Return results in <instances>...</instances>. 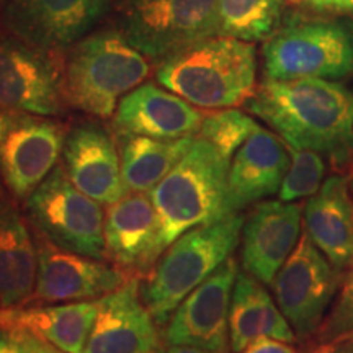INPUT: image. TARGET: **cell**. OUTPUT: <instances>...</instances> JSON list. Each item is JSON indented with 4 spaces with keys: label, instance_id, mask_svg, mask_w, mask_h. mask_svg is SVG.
Masks as SVG:
<instances>
[{
    "label": "cell",
    "instance_id": "4fadbf2b",
    "mask_svg": "<svg viewBox=\"0 0 353 353\" xmlns=\"http://www.w3.org/2000/svg\"><path fill=\"white\" fill-rule=\"evenodd\" d=\"M33 236L38 250L37 286L26 306L94 301L113 293L131 278L117 265L69 252L34 231Z\"/></svg>",
    "mask_w": 353,
    "mask_h": 353
},
{
    "label": "cell",
    "instance_id": "ffe728a7",
    "mask_svg": "<svg viewBox=\"0 0 353 353\" xmlns=\"http://www.w3.org/2000/svg\"><path fill=\"white\" fill-rule=\"evenodd\" d=\"M291 157L288 144L262 126L237 149L228 170V198L234 214L280 192Z\"/></svg>",
    "mask_w": 353,
    "mask_h": 353
},
{
    "label": "cell",
    "instance_id": "9a60e30c",
    "mask_svg": "<svg viewBox=\"0 0 353 353\" xmlns=\"http://www.w3.org/2000/svg\"><path fill=\"white\" fill-rule=\"evenodd\" d=\"M105 259L128 275L144 278L165 252L161 221L149 193L128 192L105 211Z\"/></svg>",
    "mask_w": 353,
    "mask_h": 353
},
{
    "label": "cell",
    "instance_id": "5b68a950",
    "mask_svg": "<svg viewBox=\"0 0 353 353\" xmlns=\"http://www.w3.org/2000/svg\"><path fill=\"white\" fill-rule=\"evenodd\" d=\"M242 226L244 218L231 214L190 229L167 247L141 286V298L159 325H165L179 304L231 257Z\"/></svg>",
    "mask_w": 353,
    "mask_h": 353
},
{
    "label": "cell",
    "instance_id": "ac0fdd59",
    "mask_svg": "<svg viewBox=\"0 0 353 353\" xmlns=\"http://www.w3.org/2000/svg\"><path fill=\"white\" fill-rule=\"evenodd\" d=\"M206 113L174 92L148 82L123 97L114 112V136H148L156 139L193 138Z\"/></svg>",
    "mask_w": 353,
    "mask_h": 353
},
{
    "label": "cell",
    "instance_id": "8992f818",
    "mask_svg": "<svg viewBox=\"0 0 353 353\" xmlns=\"http://www.w3.org/2000/svg\"><path fill=\"white\" fill-rule=\"evenodd\" d=\"M262 56L270 81L343 79L353 74V37L339 21H296L268 38Z\"/></svg>",
    "mask_w": 353,
    "mask_h": 353
},
{
    "label": "cell",
    "instance_id": "8d00e7d4",
    "mask_svg": "<svg viewBox=\"0 0 353 353\" xmlns=\"http://www.w3.org/2000/svg\"><path fill=\"white\" fill-rule=\"evenodd\" d=\"M348 185H350V192H352V196H353V169L350 172V176H348Z\"/></svg>",
    "mask_w": 353,
    "mask_h": 353
},
{
    "label": "cell",
    "instance_id": "d6986e66",
    "mask_svg": "<svg viewBox=\"0 0 353 353\" xmlns=\"http://www.w3.org/2000/svg\"><path fill=\"white\" fill-rule=\"evenodd\" d=\"M61 165L74 187L100 205H112L128 193L120 151L112 134L95 123H82L68 131Z\"/></svg>",
    "mask_w": 353,
    "mask_h": 353
},
{
    "label": "cell",
    "instance_id": "1f68e13d",
    "mask_svg": "<svg viewBox=\"0 0 353 353\" xmlns=\"http://www.w3.org/2000/svg\"><path fill=\"white\" fill-rule=\"evenodd\" d=\"M241 353H298L288 342L276 341V339L262 337L247 345Z\"/></svg>",
    "mask_w": 353,
    "mask_h": 353
},
{
    "label": "cell",
    "instance_id": "4316f807",
    "mask_svg": "<svg viewBox=\"0 0 353 353\" xmlns=\"http://www.w3.org/2000/svg\"><path fill=\"white\" fill-rule=\"evenodd\" d=\"M257 126V123L241 110L223 108L205 114L196 136L213 144L228 161H231Z\"/></svg>",
    "mask_w": 353,
    "mask_h": 353
},
{
    "label": "cell",
    "instance_id": "2e32d148",
    "mask_svg": "<svg viewBox=\"0 0 353 353\" xmlns=\"http://www.w3.org/2000/svg\"><path fill=\"white\" fill-rule=\"evenodd\" d=\"M156 319L141 298L139 278L97 299V317L83 353H161Z\"/></svg>",
    "mask_w": 353,
    "mask_h": 353
},
{
    "label": "cell",
    "instance_id": "f546056e",
    "mask_svg": "<svg viewBox=\"0 0 353 353\" xmlns=\"http://www.w3.org/2000/svg\"><path fill=\"white\" fill-rule=\"evenodd\" d=\"M57 348L21 330H0V353H56Z\"/></svg>",
    "mask_w": 353,
    "mask_h": 353
},
{
    "label": "cell",
    "instance_id": "d6a6232c",
    "mask_svg": "<svg viewBox=\"0 0 353 353\" xmlns=\"http://www.w3.org/2000/svg\"><path fill=\"white\" fill-rule=\"evenodd\" d=\"M312 353H353V334L342 335L327 343H321Z\"/></svg>",
    "mask_w": 353,
    "mask_h": 353
},
{
    "label": "cell",
    "instance_id": "30bf717a",
    "mask_svg": "<svg viewBox=\"0 0 353 353\" xmlns=\"http://www.w3.org/2000/svg\"><path fill=\"white\" fill-rule=\"evenodd\" d=\"M341 272L304 231L272 281L275 301L298 339H307L325 319L341 286Z\"/></svg>",
    "mask_w": 353,
    "mask_h": 353
},
{
    "label": "cell",
    "instance_id": "4dcf8cb0",
    "mask_svg": "<svg viewBox=\"0 0 353 353\" xmlns=\"http://www.w3.org/2000/svg\"><path fill=\"white\" fill-rule=\"evenodd\" d=\"M312 12L332 15H353V0H291Z\"/></svg>",
    "mask_w": 353,
    "mask_h": 353
},
{
    "label": "cell",
    "instance_id": "ab89813d",
    "mask_svg": "<svg viewBox=\"0 0 353 353\" xmlns=\"http://www.w3.org/2000/svg\"><path fill=\"white\" fill-rule=\"evenodd\" d=\"M120 2H121V0H120Z\"/></svg>",
    "mask_w": 353,
    "mask_h": 353
},
{
    "label": "cell",
    "instance_id": "3957f363",
    "mask_svg": "<svg viewBox=\"0 0 353 353\" xmlns=\"http://www.w3.org/2000/svg\"><path fill=\"white\" fill-rule=\"evenodd\" d=\"M151 74V61L120 30L87 34L64 54V95L70 108L108 120L123 97Z\"/></svg>",
    "mask_w": 353,
    "mask_h": 353
},
{
    "label": "cell",
    "instance_id": "6da1fadb",
    "mask_svg": "<svg viewBox=\"0 0 353 353\" xmlns=\"http://www.w3.org/2000/svg\"><path fill=\"white\" fill-rule=\"evenodd\" d=\"M245 107L288 145L316 151L335 164L353 156V94L342 83L265 79Z\"/></svg>",
    "mask_w": 353,
    "mask_h": 353
},
{
    "label": "cell",
    "instance_id": "74e56055",
    "mask_svg": "<svg viewBox=\"0 0 353 353\" xmlns=\"http://www.w3.org/2000/svg\"><path fill=\"white\" fill-rule=\"evenodd\" d=\"M56 353H64V352H61V350H57V352H56Z\"/></svg>",
    "mask_w": 353,
    "mask_h": 353
},
{
    "label": "cell",
    "instance_id": "d4e9b609",
    "mask_svg": "<svg viewBox=\"0 0 353 353\" xmlns=\"http://www.w3.org/2000/svg\"><path fill=\"white\" fill-rule=\"evenodd\" d=\"M193 138L156 139L148 136H131L118 139L121 176L128 192L149 193L156 188L185 156Z\"/></svg>",
    "mask_w": 353,
    "mask_h": 353
},
{
    "label": "cell",
    "instance_id": "f35d334b",
    "mask_svg": "<svg viewBox=\"0 0 353 353\" xmlns=\"http://www.w3.org/2000/svg\"><path fill=\"white\" fill-rule=\"evenodd\" d=\"M348 334H353V330H352V332H348ZM347 335V334H345Z\"/></svg>",
    "mask_w": 353,
    "mask_h": 353
},
{
    "label": "cell",
    "instance_id": "7a4b0ae2",
    "mask_svg": "<svg viewBox=\"0 0 353 353\" xmlns=\"http://www.w3.org/2000/svg\"><path fill=\"white\" fill-rule=\"evenodd\" d=\"M156 64L157 82L198 108H236L257 88V51L242 39H201Z\"/></svg>",
    "mask_w": 353,
    "mask_h": 353
},
{
    "label": "cell",
    "instance_id": "7402d4cb",
    "mask_svg": "<svg viewBox=\"0 0 353 353\" xmlns=\"http://www.w3.org/2000/svg\"><path fill=\"white\" fill-rule=\"evenodd\" d=\"M38 250L19 201L0 193V307L26 306L37 286Z\"/></svg>",
    "mask_w": 353,
    "mask_h": 353
},
{
    "label": "cell",
    "instance_id": "52a82bcc",
    "mask_svg": "<svg viewBox=\"0 0 353 353\" xmlns=\"http://www.w3.org/2000/svg\"><path fill=\"white\" fill-rule=\"evenodd\" d=\"M118 30L149 59L218 37V0H121Z\"/></svg>",
    "mask_w": 353,
    "mask_h": 353
},
{
    "label": "cell",
    "instance_id": "83f0119b",
    "mask_svg": "<svg viewBox=\"0 0 353 353\" xmlns=\"http://www.w3.org/2000/svg\"><path fill=\"white\" fill-rule=\"evenodd\" d=\"M290 167L281 183L278 198L291 203L316 195L324 183L325 162L324 156L309 149H298L288 145Z\"/></svg>",
    "mask_w": 353,
    "mask_h": 353
},
{
    "label": "cell",
    "instance_id": "e0dca14e",
    "mask_svg": "<svg viewBox=\"0 0 353 353\" xmlns=\"http://www.w3.org/2000/svg\"><path fill=\"white\" fill-rule=\"evenodd\" d=\"M303 206L299 203L262 201L242 226V267L263 285H272L301 237Z\"/></svg>",
    "mask_w": 353,
    "mask_h": 353
},
{
    "label": "cell",
    "instance_id": "277c9868",
    "mask_svg": "<svg viewBox=\"0 0 353 353\" xmlns=\"http://www.w3.org/2000/svg\"><path fill=\"white\" fill-rule=\"evenodd\" d=\"M229 164L213 144L195 136L185 156L149 192L161 221L164 249L190 229L234 214L228 198Z\"/></svg>",
    "mask_w": 353,
    "mask_h": 353
},
{
    "label": "cell",
    "instance_id": "603a6c76",
    "mask_svg": "<svg viewBox=\"0 0 353 353\" xmlns=\"http://www.w3.org/2000/svg\"><path fill=\"white\" fill-rule=\"evenodd\" d=\"M97 317V301L0 307V330H21L64 353H83Z\"/></svg>",
    "mask_w": 353,
    "mask_h": 353
},
{
    "label": "cell",
    "instance_id": "5bb4252c",
    "mask_svg": "<svg viewBox=\"0 0 353 353\" xmlns=\"http://www.w3.org/2000/svg\"><path fill=\"white\" fill-rule=\"evenodd\" d=\"M237 275L239 267L231 255L179 304L167 322L164 341L228 353L229 309Z\"/></svg>",
    "mask_w": 353,
    "mask_h": 353
},
{
    "label": "cell",
    "instance_id": "e575fe53",
    "mask_svg": "<svg viewBox=\"0 0 353 353\" xmlns=\"http://www.w3.org/2000/svg\"><path fill=\"white\" fill-rule=\"evenodd\" d=\"M10 113H12V112H7V110L0 108V141H2L3 132H6V130H7L8 120H10ZM2 192H6V187H3L2 175H0V193H2Z\"/></svg>",
    "mask_w": 353,
    "mask_h": 353
},
{
    "label": "cell",
    "instance_id": "d590c367",
    "mask_svg": "<svg viewBox=\"0 0 353 353\" xmlns=\"http://www.w3.org/2000/svg\"><path fill=\"white\" fill-rule=\"evenodd\" d=\"M6 6H7V0H0V20H2V15H3V10H6Z\"/></svg>",
    "mask_w": 353,
    "mask_h": 353
},
{
    "label": "cell",
    "instance_id": "f1b7e54d",
    "mask_svg": "<svg viewBox=\"0 0 353 353\" xmlns=\"http://www.w3.org/2000/svg\"><path fill=\"white\" fill-rule=\"evenodd\" d=\"M353 330V262L348 265L334 306L317 330L319 343H327Z\"/></svg>",
    "mask_w": 353,
    "mask_h": 353
},
{
    "label": "cell",
    "instance_id": "7c38bea8",
    "mask_svg": "<svg viewBox=\"0 0 353 353\" xmlns=\"http://www.w3.org/2000/svg\"><path fill=\"white\" fill-rule=\"evenodd\" d=\"M110 0H7V33L46 51L64 52L107 17Z\"/></svg>",
    "mask_w": 353,
    "mask_h": 353
},
{
    "label": "cell",
    "instance_id": "836d02e7",
    "mask_svg": "<svg viewBox=\"0 0 353 353\" xmlns=\"http://www.w3.org/2000/svg\"><path fill=\"white\" fill-rule=\"evenodd\" d=\"M164 353H219V352L205 350V348L192 347V345H170L169 350Z\"/></svg>",
    "mask_w": 353,
    "mask_h": 353
},
{
    "label": "cell",
    "instance_id": "9c48e42d",
    "mask_svg": "<svg viewBox=\"0 0 353 353\" xmlns=\"http://www.w3.org/2000/svg\"><path fill=\"white\" fill-rule=\"evenodd\" d=\"M0 108L39 117L64 114L69 105L63 52L41 50L0 32Z\"/></svg>",
    "mask_w": 353,
    "mask_h": 353
},
{
    "label": "cell",
    "instance_id": "44dd1931",
    "mask_svg": "<svg viewBox=\"0 0 353 353\" xmlns=\"http://www.w3.org/2000/svg\"><path fill=\"white\" fill-rule=\"evenodd\" d=\"M306 234L339 272L353 262V196L348 179L332 175L304 206Z\"/></svg>",
    "mask_w": 353,
    "mask_h": 353
},
{
    "label": "cell",
    "instance_id": "484cf974",
    "mask_svg": "<svg viewBox=\"0 0 353 353\" xmlns=\"http://www.w3.org/2000/svg\"><path fill=\"white\" fill-rule=\"evenodd\" d=\"M286 0H218V37L262 41L280 30Z\"/></svg>",
    "mask_w": 353,
    "mask_h": 353
},
{
    "label": "cell",
    "instance_id": "8fae6325",
    "mask_svg": "<svg viewBox=\"0 0 353 353\" xmlns=\"http://www.w3.org/2000/svg\"><path fill=\"white\" fill-rule=\"evenodd\" d=\"M68 131L63 123L48 117L10 113L0 141V175L10 196L25 203L54 170Z\"/></svg>",
    "mask_w": 353,
    "mask_h": 353
},
{
    "label": "cell",
    "instance_id": "cb8c5ba5",
    "mask_svg": "<svg viewBox=\"0 0 353 353\" xmlns=\"http://www.w3.org/2000/svg\"><path fill=\"white\" fill-rule=\"evenodd\" d=\"M262 337L288 343L298 339L262 281L250 273L239 272L229 309V348L232 353H241Z\"/></svg>",
    "mask_w": 353,
    "mask_h": 353
},
{
    "label": "cell",
    "instance_id": "ba28073f",
    "mask_svg": "<svg viewBox=\"0 0 353 353\" xmlns=\"http://www.w3.org/2000/svg\"><path fill=\"white\" fill-rule=\"evenodd\" d=\"M25 206L33 231L54 245L105 259V211L99 201L74 187L61 164L28 196Z\"/></svg>",
    "mask_w": 353,
    "mask_h": 353
}]
</instances>
